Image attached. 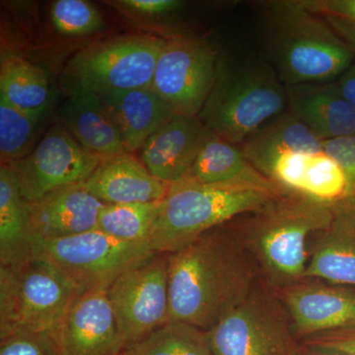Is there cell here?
Returning <instances> with one entry per match:
<instances>
[{"label":"cell","mask_w":355,"mask_h":355,"mask_svg":"<svg viewBox=\"0 0 355 355\" xmlns=\"http://www.w3.org/2000/svg\"><path fill=\"white\" fill-rule=\"evenodd\" d=\"M233 221L169 254L170 321L209 330L260 280Z\"/></svg>","instance_id":"1"},{"label":"cell","mask_w":355,"mask_h":355,"mask_svg":"<svg viewBox=\"0 0 355 355\" xmlns=\"http://www.w3.org/2000/svg\"><path fill=\"white\" fill-rule=\"evenodd\" d=\"M334 205L286 193L233 220L263 284L277 291L304 279L311 243L330 224Z\"/></svg>","instance_id":"2"},{"label":"cell","mask_w":355,"mask_h":355,"mask_svg":"<svg viewBox=\"0 0 355 355\" xmlns=\"http://www.w3.org/2000/svg\"><path fill=\"white\" fill-rule=\"evenodd\" d=\"M266 41L286 86L334 83L354 64L355 55L302 0L263 4Z\"/></svg>","instance_id":"3"},{"label":"cell","mask_w":355,"mask_h":355,"mask_svg":"<svg viewBox=\"0 0 355 355\" xmlns=\"http://www.w3.org/2000/svg\"><path fill=\"white\" fill-rule=\"evenodd\" d=\"M279 195L246 184H207L189 178L170 184L160 200L149 243L155 253H176L212 229L260 209Z\"/></svg>","instance_id":"4"},{"label":"cell","mask_w":355,"mask_h":355,"mask_svg":"<svg viewBox=\"0 0 355 355\" xmlns=\"http://www.w3.org/2000/svg\"><path fill=\"white\" fill-rule=\"evenodd\" d=\"M286 88L263 64H217L216 81L198 119L216 137L241 146L284 114Z\"/></svg>","instance_id":"5"},{"label":"cell","mask_w":355,"mask_h":355,"mask_svg":"<svg viewBox=\"0 0 355 355\" xmlns=\"http://www.w3.org/2000/svg\"><path fill=\"white\" fill-rule=\"evenodd\" d=\"M81 293L44 259L33 257L18 266H0V338L19 331L55 335Z\"/></svg>","instance_id":"6"},{"label":"cell","mask_w":355,"mask_h":355,"mask_svg":"<svg viewBox=\"0 0 355 355\" xmlns=\"http://www.w3.org/2000/svg\"><path fill=\"white\" fill-rule=\"evenodd\" d=\"M165 40L146 35L116 37L86 46L64 73L69 94L97 96L150 87Z\"/></svg>","instance_id":"7"},{"label":"cell","mask_w":355,"mask_h":355,"mask_svg":"<svg viewBox=\"0 0 355 355\" xmlns=\"http://www.w3.org/2000/svg\"><path fill=\"white\" fill-rule=\"evenodd\" d=\"M32 242L33 257L50 261L83 292L107 291L121 275L157 254L149 243L121 241L99 229Z\"/></svg>","instance_id":"8"},{"label":"cell","mask_w":355,"mask_h":355,"mask_svg":"<svg viewBox=\"0 0 355 355\" xmlns=\"http://www.w3.org/2000/svg\"><path fill=\"white\" fill-rule=\"evenodd\" d=\"M207 336L214 355H295L299 347L277 292L261 280Z\"/></svg>","instance_id":"9"},{"label":"cell","mask_w":355,"mask_h":355,"mask_svg":"<svg viewBox=\"0 0 355 355\" xmlns=\"http://www.w3.org/2000/svg\"><path fill=\"white\" fill-rule=\"evenodd\" d=\"M241 149L277 188L300 196H304L313 165L324 151L323 142L291 113L266 123L241 144Z\"/></svg>","instance_id":"10"},{"label":"cell","mask_w":355,"mask_h":355,"mask_svg":"<svg viewBox=\"0 0 355 355\" xmlns=\"http://www.w3.org/2000/svg\"><path fill=\"white\" fill-rule=\"evenodd\" d=\"M217 51L205 40L177 35L165 40L150 88L176 114L198 116L216 81Z\"/></svg>","instance_id":"11"},{"label":"cell","mask_w":355,"mask_h":355,"mask_svg":"<svg viewBox=\"0 0 355 355\" xmlns=\"http://www.w3.org/2000/svg\"><path fill=\"white\" fill-rule=\"evenodd\" d=\"M125 350L170 321L169 254H156L107 289Z\"/></svg>","instance_id":"12"},{"label":"cell","mask_w":355,"mask_h":355,"mask_svg":"<svg viewBox=\"0 0 355 355\" xmlns=\"http://www.w3.org/2000/svg\"><path fill=\"white\" fill-rule=\"evenodd\" d=\"M101 161L57 123L29 155L8 166L26 202H34L58 189L84 183Z\"/></svg>","instance_id":"13"},{"label":"cell","mask_w":355,"mask_h":355,"mask_svg":"<svg viewBox=\"0 0 355 355\" xmlns=\"http://www.w3.org/2000/svg\"><path fill=\"white\" fill-rule=\"evenodd\" d=\"M277 292L298 342L355 327V287L303 279Z\"/></svg>","instance_id":"14"},{"label":"cell","mask_w":355,"mask_h":355,"mask_svg":"<svg viewBox=\"0 0 355 355\" xmlns=\"http://www.w3.org/2000/svg\"><path fill=\"white\" fill-rule=\"evenodd\" d=\"M53 338L58 355H123L125 352L107 291L81 293Z\"/></svg>","instance_id":"15"},{"label":"cell","mask_w":355,"mask_h":355,"mask_svg":"<svg viewBox=\"0 0 355 355\" xmlns=\"http://www.w3.org/2000/svg\"><path fill=\"white\" fill-rule=\"evenodd\" d=\"M198 116L175 114L140 149V160L166 184L189 179L198 153L210 135Z\"/></svg>","instance_id":"16"},{"label":"cell","mask_w":355,"mask_h":355,"mask_svg":"<svg viewBox=\"0 0 355 355\" xmlns=\"http://www.w3.org/2000/svg\"><path fill=\"white\" fill-rule=\"evenodd\" d=\"M106 203L83 184L65 187L27 202L32 240L58 239L97 229L100 211Z\"/></svg>","instance_id":"17"},{"label":"cell","mask_w":355,"mask_h":355,"mask_svg":"<svg viewBox=\"0 0 355 355\" xmlns=\"http://www.w3.org/2000/svg\"><path fill=\"white\" fill-rule=\"evenodd\" d=\"M312 242L304 279L355 287V197L334 205L330 224Z\"/></svg>","instance_id":"18"},{"label":"cell","mask_w":355,"mask_h":355,"mask_svg":"<svg viewBox=\"0 0 355 355\" xmlns=\"http://www.w3.org/2000/svg\"><path fill=\"white\" fill-rule=\"evenodd\" d=\"M289 113L321 141L355 133V109L338 83L286 86Z\"/></svg>","instance_id":"19"},{"label":"cell","mask_w":355,"mask_h":355,"mask_svg":"<svg viewBox=\"0 0 355 355\" xmlns=\"http://www.w3.org/2000/svg\"><path fill=\"white\" fill-rule=\"evenodd\" d=\"M83 184L89 193L109 205L160 202L170 187L130 153L101 161Z\"/></svg>","instance_id":"20"},{"label":"cell","mask_w":355,"mask_h":355,"mask_svg":"<svg viewBox=\"0 0 355 355\" xmlns=\"http://www.w3.org/2000/svg\"><path fill=\"white\" fill-rule=\"evenodd\" d=\"M98 97L118 128L123 146L130 154L140 150L149 137L176 114L150 87Z\"/></svg>","instance_id":"21"},{"label":"cell","mask_w":355,"mask_h":355,"mask_svg":"<svg viewBox=\"0 0 355 355\" xmlns=\"http://www.w3.org/2000/svg\"><path fill=\"white\" fill-rule=\"evenodd\" d=\"M60 119L76 141L102 161L128 153L118 128L97 95L72 93L62 106Z\"/></svg>","instance_id":"22"},{"label":"cell","mask_w":355,"mask_h":355,"mask_svg":"<svg viewBox=\"0 0 355 355\" xmlns=\"http://www.w3.org/2000/svg\"><path fill=\"white\" fill-rule=\"evenodd\" d=\"M191 179L207 184H246L284 193L248 160L241 146L210 133L198 153Z\"/></svg>","instance_id":"23"},{"label":"cell","mask_w":355,"mask_h":355,"mask_svg":"<svg viewBox=\"0 0 355 355\" xmlns=\"http://www.w3.org/2000/svg\"><path fill=\"white\" fill-rule=\"evenodd\" d=\"M33 258L27 202L15 173L0 166V266H18Z\"/></svg>","instance_id":"24"},{"label":"cell","mask_w":355,"mask_h":355,"mask_svg":"<svg viewBox=\"0 0 355 355\" xmlns=\"http://www.w3.org/2000/svg\"><path fill=\"white\" fill-rule=\"evenodd\" d=\"M0 96L16 108L44 116L50 103L46 73L20 55L6 53L0 62Z\"/></svg>","instance_id":"25"},{"label":"cell","mask_w":355,"mask_h":355,"mask_svg":"<svg viewBox=\"0 0 355 355\" xmlns=\"http://www.w3.org/2000/svg\"><path fill=\"white\" fill-rule=\"evenodd\" d=\"M123 355H214L207 331L181 321H169Z\"/></svg>","instance_id":"26"},{"label":"cell","mask_w":355,"mask_h":355,"mask_svg":"<svg viewBox=\"0 0 355 355\" xmlns=\"http://www.w3.org/2000/svg\"><path fill=\"white\" fill-rule=\"evenodd\" d=\"M159 203H106L100 211L97 229L121 241L149 243Z\"/></svg>","instance_id":"27"},{"label":"cell","mask_w":355,"mask_h":355,"mask_svg":"<svg viewBox=\"0 0 355 355\" xmlns=\"http://www.w3.org/2000/svg\"><path fill=\"white\" fill-rule=\"evenodd\" d=\"M40 114L16 108L0 96V160L10 164L32 153Z\"/></svg>","instance_id":"28"},{"label":"cell","mask_w":355,"mask_h":355,"mask_svg":"<svg viewBox=\"0 0 355 355\" xmlns=\"http://www.w3.org/2000/svg\"><path fill=\"white\" fill-rule=\"evenodd\" d=\"M51 23L58 33L81 37L106 29L102 14L85 0H57L51 4Z\"/></svg>","instance_id":"29"},{"label":"cell","mask_w":355,"mask_h":355,"mask_svg":"<svg viewBox=\"0 0 355 355\" xmlns=\"http://www.w3.org/2000/svg\"><path fill=\"white\" fill-rule=\"evenodd\" d=\"M355 55V0H302Z\"/></svg>","instance_id":"30"},{"label":"cell","mask_w":355,"mask_h":355,"mask_svg":"<svg viewBox=\"0 0 355 355\" xmlns=\"http://www.w3.org/2000/svg\"><path fill=\"white\" fill-rule=\"evenodd\" d=\"M0 355H58L53 335L19 331L3 336Z\"/></svg>","instance_id":"31"},{"label":"cell","mask_w":355,"mask_h":355,"mask_svg":"<svg viewBox=\"0 0 355 355\" xmlns=\"http://www.w3.org/2000/svg\"><path fill=\"white\" fill-rule=\"evenodd\" d=\"M302 345L340 355H355V327L328 331L299 340Z\"/></svg>","instance_id":"32"},{"label":"cell","mask_w":355,"mask_h":355,"mask_svg":"<svg viewBox=\"0 0 355 355\" xmlns=\"http://www.w3.org/2000/svg\"><path fill=\"white\" fill-rule=\"evenodd\" d=\"M322 142L324 151L342 167L349 181L350 197H355V133Z\"/></svg>","instance_id":"33"},{"label":"cell","mask_w":355,"mask_h":355,"mask_svg":"<svg viewBox=\"0 0 355 355\" xmlns=\"http://www.w3.org/2000/svg\"><path fill=\"white\" fill-rule=\"evenodd\" d=\"M114 3L141 15L155 16L177 10L183 2L177 0H123Z\"/></svg>","instance_id":"34"},{"label":"cell","mask_w":355,"mask_h":355,"mask_svg":"<svg viewBox=\"0 0 355 355\" xmlns=\"http://www.w3.org/2000/svg\"><path fill=\"white\" fill-rule=\"evenodd\" d=\"M336 83L345 99L355 109V62L338 79Z\"/></svg>","instance_id":"35"},{"label":"cell","mask_w":355,"mask_h":355,"mask_svg":"<svg viewBox=\"0 0 355 355\" xmlns=\"http://www.w3.org/2000/svg\"><path fill=\"white\" fill-rule=\"evenodd\" d=\"M295 355H340L334 352H326V350L314 349L299 343V347Z\"/></svg>","instance_id":"36"}]
</instances>
